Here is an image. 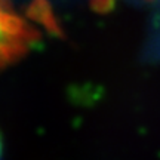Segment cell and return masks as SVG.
I'll return each mask as SVG.
<instances>
[{
  "mask_svg": "<svg viewBox=\"0 0 160 160\" xmlns=\"http://www.w3.org/2000/svg\"><path fill=\"white\" fill-rule=\"evenodd\" d=\"M3 159V139H2V133H0V160Z\"/></svg>",
  "mask_w": 160,
  "mask_h": 160,
  "instance_id": "2",
  "label": "cell"
},
{
  "mask_svg": "<svg viewBox=\"0 0 160 160\" xmlns=\"http://www.w3.org/2000/svg\"><path fill=\"white\" fill-rule=\"evenodd\" d=\"M40 40L39 28L12 0H0V71L22 59Z\"/></svg>",
  "mask_w": 160,
  "mask_h": 160,
  "instance_id": "1",
  "label": "cell"
}]
</instances>
